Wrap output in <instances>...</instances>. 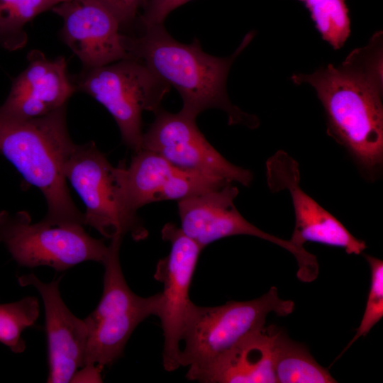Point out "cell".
I'll return each mask as SVG.
<instances>
[{"instance_id": "obj_1", "label": "cell", "mask_w": 383, "mask_h": 383, "mask_svg": "<svg viewBox=\"0 0 383 383\" xmlns=\"http://www.w3.org/2000/svg\"><path fill=\"white\" fill-rule=\"evenodd\" d=\"M294 84L316 91L327 117L328 133L367 171L383 159V33L355 48L338 65L294 74Z\"/></svg>"}, {"instance_id": "obj_2", "label": "cell", "mask_w": 383, "mask_h": 383, "mask_svg": "<svg viewBox=\"0 0 383 383\" xmlns=\"http://www.w3.org/2000/svg\"><path fill=\"white\" fill-rule=\"evenodd\" d=\"M254 37L248 33L235 52L219 57L205 52L197 38L185 44L175 40L164 24L144 27L138 37L127 38L131 57L143 62L156 75L174 87L182 97L181 112L196 118L209 109L223 111L229 125L250 128L259 126L258 118L233 104L226 91L231 67Z\"/></svg>"}, {"instance_id": "obj_3", "label": "cell", "mask_w": 383, "mask_h": 383, "mask_svg": "<svg viewBox=\"0 0 383 383\" xmlns=\"http://www.w3.org/2000/svg\"><path fill=\"white\" fill-rule=\"evenodd\" d=\"M75 145L67 130L66 105L30 119L0 112V153L42 192L48 206L43 219L51 223L85 226L84 214L74 204L64 173Z\"/></svg>"}, {"instance_id": "obj_4", "label": "cell", "mask_w": 383, "mask_h": 383, "mask_svg": "<svg viewBox=\"0 0 383 383\" xmlns=\"http://www.w3.org/2000/svg\"><path fill=\"white\" fill-rule=\"evenodd\" d=\"M292 300H283L272 287L262 296L245 301H229L218 306L194 304L187 321L179 354L186 377H197L248 337L265 327L270 313L287 316L294 309Z\"/></svg>"}, {"instance_id": "obj_5", "label": "cell", "mask_w": 383, "mask_h": 383, "mask_svg": "<svg viewBox=\"0 0 383 383\" xmlns=\"http://www.w3.org/2000/svg\"><path fill=\"white\" fill-rule=\"evenodd\" d=\"M104 262V287L96 309L86 317L87 342L84 367L101 370L123 355L135 328L150 316H157L161 292L143 297L135 294L124 278L119 262L122 238H113Z\"/></svg>"}, {"instance_id": "obj_6", "label": "cell", "mask_w": 383, "mask_h": 383, "mask_svg": "<svg viewBox=\"0 0 383 383\" xmlns=\"http://www.w3.org/2000/svg\"><path fill=\"white\" fill-rule=\"evenodd\" d=\"M73 82L77 91L90 95L107 109L123 142L134 152L141 149L143 111L156 112L171 89L143 62L133 57L84 68Z\"/></svg>"}, {"instance_id": "obj_7", "label": "cell", "mask_w": 383, "mask_h": 383, "mask_svg": "<svg viewBox=\"0 0 383 383\" xmlns=\"http://www.w3.org/2000/svg\"><path fill=\"white\" fill-rule=\"evenodd\" d=\"M0 244L21 267L47 266L57 272L86 261L103 264L109 252V246L89 235L83 225L33 223L26 211H0Z\"/></svg>"}, {"instance_id": "obj_8", "label": "cell", "mask_w": 383, "mask_h": 383, "mask_svg": "<svg viewBox=\"0 0 383 383\" xmlns=\"http://www.w3.org/2000/svg\"><path fill=\"white\" fill-rule=\"evenodd\" d=\"M64 173L86 206L85 225L111 240L126 235L137 241L147 238L148 231L137 213L124 202L117 167L110 164L94 142L75 145Z\"/></svg>"}, {"instance_id": "obj_9", "label": "cell", "mask_w": 383, "mask_h": 383, "mask_svg": "<svg viewBox=\"0 0 383 383\" xmlns=\"http://www.w3.org/2000/svg\"><path fill=\"white\" fill-rule=\"evenodd\" d=\"M238 189L227 183L221 187L178 201L180 229L203 250L218 240L247 235L267 240L290 252L298 264L297 278L314 281L318 274L316 257L289 240H284L259 229L238 211L234 200Z\"/></svg>"}, {"instance_id": "obj_10", "label": "cell", "mask_w": 383, "mask_h": 383, "mask_svg": "<svg viewBox=\"0 0 383 383\" xmlns=\"http://www.w3.org/2000/svg\"><path fill=\"white\" fill-rule=\"evenodd\" d=\"M161 235L171 248L158 260L154 278L163 285L157 317L164 338L162 365L166 371L172 372L180 367V343L194 306L189 292L202 249L172 223L163 226Z\"/></svg>"}, {"instance_id": "obj_11", "label": "cell", "mask_w": 383, "mask_h": 383, "mask_svg": "<svg viewBox=\"0 0 383 383\" xmlns=\"http://www.w3.org/2000/svg\"><path fill=\"white\" fill-rule=\"evenodd\" d=\"M155 114L152 123L143 133L141 149L157 152L184 170L216 176L245 187L250 184V171L222 156L199 131L195 118L162 108Z\"/></svg>"}, {"instance_id": "obj_12", "label": "cell", "mask_w": 383, "mask_h": 383, "mask_svg": "<svg viewBox=\"0 0 383 383\" xmlns=\"http://www.w3.org/2000/svg\"><path fill=\"white\" fill-rule=\"evenodd\" d=\"M117 172L124 202L133 213L150 203L179 201L229 183L216 176L184 170L145 149L134 152L128 166L120 163Z\"/></svg>"}, {"instance_id": "obj_13", "label": "cell", "mask_w": 383, "mask_h": 383, "mask_svg": "<svg viewBox=\"0 0 383 383\" xmlns=\"http://www.w3.org/2000/svg\"><path fill=\"white\" fill-rule=\"evenodd\" d=\"M267 179L272 192L288 190L294 207L295 225L289 240L299 248L306 242L343 248L348 255H359L367 248L335 217L321 207L300 187L297 162L278 151L266 163Z\"/></svg>"}, {"instance_id": "obj_14", "label": "cell", "mask_w": 383, "mask_h": 383, "mask_svg": "<svg viewBox=\"0 0 383 383\" xmlns=\"http://www.w3.org/2000/svg\"><path fill=\"white\" fill-rule=\"evenodd\" d=\"M51 10L62 18L61 38L84 68L131 57L119 22L97 0H67Z\"/></svg>"}, {"instance_id": "obj_15", "label": "cell", "mask_w": 383, "mask_h": 383, "mask_svg": "<svg viewBox=\"0 0 383 383\" xmlns=\"http://www.w3.org/2000/svg\"><path fill=\"white\" fill-rule=\"evenodd\" d=\"M61 277L49 283L34 274L18 277L22 287L32 286L43 301L48 340L49 383L72 382L84 365L87 330L84 319L76 317L64 303L59 289Z\"/></svg>"}, {"instance_id": "obj_16", "label": "cell", "mask_w": 383, "mask_h": 383, "mask_svg": "<svg viewBox=\"0 0 383 383\" xmlns=\"http://www.w3.org/2000/svg\"><path fill=\"white\" fill-rule=\"evenodd\" d=\"M28 64L13 80L0 112L10 117L30 119L49 114L67 105L77 91L62 56L49 59L39 50L28 55Z\"/></svg>"}, {"instance_id": "obj_17", "label": "cell", "mask_w": 383, "mask_h": 383, "mask_svg": "<svg viewBox=\"0 0 383 383\" xmlns=\"http://www.w3.org/2000/svg\"><path fill=\"white\" fill-rule=\"evenodd\" d=\"M274 326L252 334L196 381L203 383H277L273 367Z\"/></svg>"}, {"instance_id": "obj_18", "label": "cell", "mask_w": 383, "mask_h": 383, "mask_svg": "<svg viewBox=\"0 0 383 383\" xmlns=\"http://www.w3.org/2000/svg\"><path fill=\"white\" fill-rule=\"evenodd\" d=\"M273 367L279 383H334L329 371L321 366L304 345L275 328Z\"/></svg>"}, {"instance_id": "obj_19", "label": "cell", "mask_w": 383, "mask_h": 383, "mask_svg": "<svg viewBox=\"0 0 383 383\" xmlns=\"http://www.w3.org/2000/svg\"><path fill=\"white\" fill-rule=\"evenodd\" d=\"M55 5L52 0H0V47L23 48L28 40L26 24Z\"/></svg>"}, {"instance_id": "obj_20", "label": "cell", "mask_w": 383, "mask_h": 383, "mask_svg": "<svg viewBox=\"0 0 383 383\" xmlns=\"http://www.w3.org/2000/svg\"><path fill=\"white\" fill-rule=\"evenodd\" d=\"M310 11L323 39L334 49L341 48L350 33L345 0H300Z\"/></svg>"}, {"instance_id": "obj_21", "label": "cell", "mask_w": 383, "mask_h": 383, "mask_svg": "<svg viewBox=\"0 0 383 383\" xmlns=\"http://www.w3.org/2000/svg\"><path fill=\"white\" fill-rule=\"evenodd\" d=\"M39 316V303L35 296H26L19 301L0 304V343L15 353L26 349L21 337L24 329L33 325Z\"/></svg>"}, {"instance_id": "obj_22", "label": "cell", "mask_w": 383, "mask_h": 383, "mask_svg": "<svg viewBox=\"0 0 383 383\" xmlns=\"http://www.w3.org/2000/svg\"><path fill=\"white\" fill-rule=\"evenodd\" d=\"M371 272L370 287L362 318L356 333L338 357L358 338L365 336L372 327L383 317V261L372 256L365 255Z\"/></svg>"}, {"instance_id": "obj_23", "label": "cell", "mask_w": 383, "mask_h": 383, "mask_svg": "<svg viewBox=\"0 0 383 383\" xmlns=\"http://www.w3.org/2000/svg\"><path fill=\"white\" fill-rule=\"evenodd\" d=\"M190 0H145L140 16L144 27L163 23L169 13Z\"/></svg>"}, {"instance_id": "obj_24", "label": "cell", "mask_w": 383, "mask_h": 383, "mask_svg": "<svg viewBox=\"0 0 383 383\" xmlns=\"http://www.w3.org/2000/svg\"><path fill=\"white\" fill-rule=\"evenodd\" d=\"M116 18L121 26L132 23L145 0H97Z\"/></svg>"}, {"instance_id": "obj_25", "label": "cell", "mask_w": 383, "mask_h": 383, "mask_svg": "<svg viewBox=\"0 0 383 383\" xmlns=\"http://www.w3.org/2000/svg\"><path fill=\"white\" fill-rule=\"evenodd\" d=\"M56 4L61 3L62 1H67V0H52Z\"/></svg>"}]
</instances>
